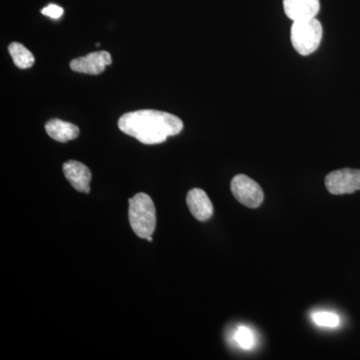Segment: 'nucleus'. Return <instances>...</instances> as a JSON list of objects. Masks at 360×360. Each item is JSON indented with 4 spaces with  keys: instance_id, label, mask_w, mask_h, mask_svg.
I'll list each match as a JSON object with an SVG mask.
<instances>
[{
    "instance_id": "nucleus-1",
    "label": "nucleus",
    "mask_w": 360,
    "mask_h": 360,
    "mask_svg": "<svg viewBox=\"0 0 360 360\" xmlns=\"http://www.w3.org/2000/svg\"><path fill=\"white\" fill-rule=\"evenodd\" d=\"M118 127L123 134L151 146L162 143L167 137L179 134L184 129V122L172 113L142 110L123 115L118 120Z\"/></svg>"
},
{
    "instance_id": "nucleus-2",
    "label": "nucleus",
    "mask_w": 360,
    "mask_h": 360,
    "mask_svg": "<svg viewBox=\"0 0 360 360\" xmlns=\"http://www.w3.org/2000/svg\"><path fill=\"white\" fill-rule=\"evenodd\" d=\"M129 201V224L132 231L141 238L153 236L156 227V210L150 196L137 193Z\"/></svg>"
},
{
    "instance_id": "nucleus-3",
    "label": "nucleus",
    "mask_w": 360,
    "mask_h": 360,
    "mask_svg": "<svg viewBox=\"0 0 360 360\" xmlns=\"http://www.w3.org/2000/svg\"><path fill=\"white\" fill-rule=\"evenodd\" d=\"M292 46L300 56H307L314 53L322 39V25L316 18L293 21L290 30Z\"/></svg>"
},
{
    "instance_id": "nucleus-4",
    "label": "nucleus",
    "mask_w": 360,
    "mask_h": 360,
    "mask_svg": "<svg viewBox=\"0 0 360 360\" xmlns=\"http://www.w3.org/2000/svg\"><path fill=\"white\" fill-rule=\"evenodd\" d=\"M231 187L236 200L246 207L257 208L264 202V194L262 187L245 174L236 175L231 180Z\"/></svg>"
},
{
    "instance_id": "nucleus-5",
    "label": "nucleus",
    "mask_w": 360,
    "mask_h": 360,
    "mask_svg": "<svg viewBox=\"0 0 360 360\" xmlns=\"http://www.w3.org/2000/svg\"><path fill=\"white\" fill-rule=\"evenodd\" d=\"M324 182L329 193L335 195L354 193L360 191V169L335 170L326 175Z\"/></svg>"
},
{
    "instance_id": "nucleus-6",
    "label": "nucleus",
    "mask_w": 360,
    "mask_h": 360,
    "mask_svg": "<svg viewBox=\"0 0 360 360\" xmlns=\"http://www.w3.org/2000/svg\"><path fill=\"white\" fill-rule=\"evenodd\" d=\"M111 63L112 59L110 52L96 51L82 58L72 59L70 61V68L77 72L97 75L103 73L106 66L110 65Z\"/></svg>"
},
{
    "instance_id": "nucleus-7",
    "label": "nucleus",
    "mask_w": 360,
    "mask_h": 360,
    "mask_svg": "<svg viewBox=\"0 0 360 360\" xmlns=\"http://www.w3.org/2000/svg\"><path fill=\"white\" fill-rule=\"evenodd\" d=\"M63 174L75 191L82 193H90L91 172L86 165L79 161L70 160L63 165Z\"/></svg>"
},
{
    "instance_id": "nucleus-8",
    "label": "nucleus",
    "mask_w": 360,
    "mask_h": 360,
    "mask_svg": "<svg viewBox=\"0 0 360 360\" xmlns=\"http://www.w3.org/2000/svg\"><path fill=\"white\" fill-rule=\"evenodd\" d=\"M284 13L292 21L316 18L321 9L319 0H283Z\"/></svg>"
},
{
    "instance_id": "nucleus-9",
    "label": "nucleus",
    "mask_w": 360,
    "mask_h": 360,
    "mask_svg": "<svg viewBox=\"0 0 360 360\" xmlns=\"http://www.w3.org/2000/svg\"><path fill=\"white\" fill-rule=\"evenodd\" d=\"M186 203L191 214L200 221H206L212 217L213 205L205 191L193 188L186 196Z\"/></svg>"
},
{
    "instance_id": "nucleus-10",
    "label": "nucleus",
    "mask_w": 360,
    "mask_h": 360,
    "mask_svg": "<svg viewBox=\"0 0 360 360\" xmlns=\"http://www.w3.org/2000/svg\"><path fill=\"white\" fill-rule=\"evenodd\" d=\"M45 130L52 139L58 142L73 141L79 135V129L70 122L53 118L45 124Z\"/></svg>"
},
{
    "instance_id": "nucleus-11",
    "label": "nucleus",
    "mask_w": 360,
    "mask_h": 360,
    "mask_svg": "<svg viewBox=\"0 0 360 360\" xmlns=\"http://www.w3.org/2000/svg\"><path fill=\"white\" fill-rule=\"evenodd\" d=\"M8 51L14 65L20 70L32 68L34 63L35 59L32 52L20 42H11L8 46Z\"/></svg>"
},
{
    "instance_id": "nucleus-12",
    "label": "nucleus",
    "mask_w": 360,
    "mask_h": 360,
    "mask_svg": "<svg viewBox=\"0 0 360 360\" xmlns=\"http://www.w3.org/2000/svg\"><path fill=\"white\" fill-rule=\"evenodd\" d=\"M236 341L243 349H250L255 347V338L251 329L246 326H239L236 331Z\"/></svg>"
},
{
    "instance_id": "nucleus-13",
    "label": "nucleus",
    "mask_w": 360,
    "mask_h": 360,
    "mask_svg": "<svg viewBox=\"0 0 360 360\" xmlns=\"http://www.w3.org/2000/svg\"><path fill=\"white\" fill-rule=\"evenodd\" d=\"M312 319L317 326H326V328H336L340 326V322L338 315L328 311L315 312L312 315Z\"/></svg>"
},
{
    "instance_id": "nucleus-14",
    "label": "nucleus",
    "mask_w": 360,
    "mask_h": 360,
    "mask_svg": "<svg viewBox=\"0 0 360 360\" xmlns=\"http://www.w3.org/2000/svg\"><path fill=\"white\" fill-rule=\"evenodd\" d=\"M41 13L49 16V18H53V20H58V18H61V15H63V8L56 6V4H49V6L42 9Z\"/></svg>"
},
{
    "instance_id": "nucleus-15",
    "label": "nucleus",
    "mask_w": 360,
    "mask_h": 360,
    "mask_svg": "<svg viewBox=\"0 0 360 360\" xmlns=\"http://www.w3.org/2000/svg\"><path fill=\"white\" fill-rule=\"evenodd\" d=\"M146 240L149 241V243H151V241L153 240V238L151 236H149V238H146Z\"/></svg>"
}]
</instances>
